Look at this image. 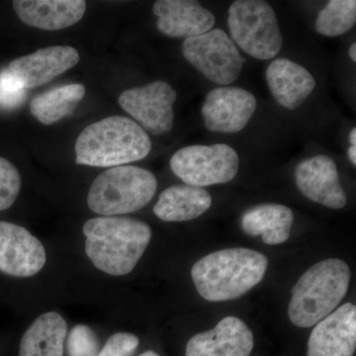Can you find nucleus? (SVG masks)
I'll use <instances>...</instances> for the list:
<instances>
[{"mask_svg":"<svg viewBox=\"0 0 356 356\" xmlns=\"http://www.w3.org/2000/svg\"><path fill=\"white\" fill-rule=\"evenodd\" d=\"M139 343V339L135 334L117 332L109 337L98 356H132Z\"/></svg>","mask_w":356,"mask_h":356,"instance_id":"27","label":"nucleus"},{"mask_svg":"<svg viewBox=\"0 0 356 356\" xmlns=\"http://www.w3.org/2000/svg\"><path fill=\"white\" fill-rule=\"evenodd\" d=\"M257 107V98L247 89L220 86L206 95L201 114L210 132L236 134L247 127Z\"/></svg>","mask_w":356,"mask_h":356,"instance_id":"10","label":"nucleus"},{"mask_svg":"<svg viewBox=\"0 0 356 356\" xmlns=\"http://www.w3.org/2000/svg\"><path fill=\"white\" fill-rule=\"evenodd\" d=\"M27 97V89L8 69L0 72V107L13 110L19 107Z\"/></svg>","mask_w":356,"mask_h":356,"instance_id":"26","label":"nucleus"},{"mask_svg":"<svg viewBox=\"0 0 356 356\" xmlns=\"http://www.w3.org/2000/svg\"><path fill=\"white\" fill-rule=\"evenodd\" d=\"M86 93L81 83L60 86L36 96L30 103V111L40 123L51 125L74 113Z\"/></svg>","mask_w":356,"mask_h":356,"instance_id":"22","label":"nucleus"},{"mask_svg":"<svg viewBox=\"0 0 356 356\" xmlns=\"http://www.w3.org/2000/svg\"><path fill=\"white\" fill-rule=\"evenodd\" d=\"M268 259L250 248L218 250L199 259L191 269L194 285L202 298L224 302L238 298L266 275Z\"/></svg>","mask_w":356,"mask_h":356,"instance_id":"2","label":"nucleus"},{"mask_svg":"<svg viewBox=\"0 0 356 356\" xmlns=\"http://www.w3.org/2000/svg\"><path fill=\"white\" fill-rule=\"evenodd\" d=\"M170 165L185 184L203 188L232 181L240 170V158L229 145H193L178 149Z\"/></svg>","mask_w":356,"mask_h":356,"instance_id":"7","label":"nucleus"},{"mask_svg":"<svg viewBox=\"0 0 356 356\" xmlns=\"http://www.w3.org/2000/svg\"><path fill=\"white\" fill-rule=\"evenodd\" d=\"M43 243L28 229L0 221V271L14 277H31L43 269Z\"/></svg>","mask_w":356,"mask_h":356,"instance_id":"11","label":"nucleus"},{"mask_svg":"<svg viewBox=\"0 0 356 356\" xmlns=\"http://www.w3.org/2000/svg\"><path fill=\"white\" fill-rule=\"evenodd\" d=\"M21 189V177L11 161L0 156V211L15 203Z\"/></svg>","mask_w":356,"mask_h":356,"instance_id":"24","label":"nucleus"},{"mask_svg":"<svg viewBox=\"0 0 356 356\" xmlns=\"http://www.w3.org/2000/svg\"><path fill=\"white\" fill-rule=\"evenodd\" d=\"M182 55L208 81L222 86L235 83L245 64L238 47L222 29L184 39Z\"/></svg>","mask_w":356,"mask_h":356,"instance_id":"8","label":"nucleus"},{"mask_svg":"<svg viewBox=\"0 0 356 356\" xmlns=\"http://www.w3.org/2000/svg\"><path fill=\"white\" fill-rule=\"evenodd\" d=\"M254 346V334L247 324L229 316L214 329L192 337L185 356H250Z\"/></svg>","mask_w":356,"mask_h":356,"instance_id":"13","label":"nucleus"},{"mask_svg":"<svg viewBox=\"0 0 356 356\" xmlns=\"http://www.w3.org/2000/svg\"><path fill=\"white\" fill-rule=\"evenodd\" d=\"M350 266L329 259L309 268L292 288L288 307L290 321L299 327L317 325L336 310L350 287Z\"/></svg>","mask_w":356,"mask_h":356,"instance_id":"4","label":"nucleus"},{"mask_svg":"<svg viewBox=\"0 0 356 356\" xmlns=\"http://www.w3.org/2000/svg\"><path fill=\"white\" fill-rule=\"evenodd\" d=\"M139 356H159V355H156V353H154V351L149 350V351H146V353H142V355H140Z\"/></svg>","mask_w":356,"mask_h":356,"instance_id":"31","label":"nucleus"},{"mask_svg":"<svg viewBox=\"0 0 356 356\" xmlns=\"http://www.w3.org/2000/svg\"><path fill=\"white\" fill-rule=\"evenodd\" d=\"M348 159H350V163L353 165H356V147L350 146L348 149Z\"/></svg>","mask_w":356,"mask_h":356,"instance_id":"28","label":"nucleus"},{"mask_svg":"<svg viewBox=\"0 0 356 356\" xmlns=\"http://www.w3.org/2000/svg\"><path fill=\"white\" fill-rule=\"evenodd\" d=\"M69 356H98L99 343L95 332L86 325H77L67 339Z\"/></svg>","mask_w":356,"mask_h":356,"instance_id":"25","label":"nucleus"},{"mask_svg":"<svg viewBox=\"0 0 356 356\" xmlns=\"http://www.w3.org/2000/svg\"><path fill=\"white\" fill-rule=\"evenodd\" d=\"M295 180L300 192L313 202L334 210L346 205L337 166L330 156L318 154L302 161L295 170Z\"/></svg>","mask_w":356,"mask_h":356,"instance_id":"12","label":"nucleus"},{"mask_svg":"<svg viewBox=\"0 0 356 356\" xmlns=\"http://www.w3.org/2000/svg\"><path fill=\"white\" fill-rule=\"evenodd\" d=\"M350 57L351 58V60H353V63L356 62V44L353 43L351 44L350 48Z\"/></svg>","mask_w":356,"mask_h":356,"instance_id":"29","label":"nucleus"},{"mask_svg":"<svg viewBox=\"0 0 356 356\" xmlns=\"http://www.w3.org/2000/svg\"><path fill=\"white\" fill-rule=\"evenodd\" d=\"M151 138L139 124L110 116L88 126L74 146L77 165L115 168L142 161L151 153Z\"/></svg>","mask_w":356,"mask_h":356,"instance_id":"3","label":"nucleus"},{"mask_svg":"<svg viewBox=\"0 0 356 356\" xmlns=\"http://www.w3.org/2000/svg\"><path fill=\"white\" fill-rule=\"evenodd\" d=\"M266 81L274 99L283 108L298 109L316 88V79L303 65L289 58H276L266 70Z\"/></svg>","mask_w":356,"mask_h":356,"instance_id":"17","label":"nucleus"},{"mask_svg":"<svg viewBox=\"0 0 356 356\" xmlns=\"http://www.w3.org/2000/svg\"><path fill=\"white\" fill-rule=\"evenodd\" d=\"M86 252L93 266L110 275L129 274L151 242V227L128 217H97L83 225Z\"/></svg>","mask_w":356,"mask_h":356,"instance_id":"1","label":"nucleus"},{"mask_svg":"<svg viewBox=\"0 0 356 356\" xmlns=\"http://www.w3.org/2000/svg\"><path fill=\"white\" fill-rule=\"evenodd\" d=\"M211 205L212 197L205 189L186 184L172 185L161 192L154 213L161 221H191L207 212Z\"/></svg>","mask_w":356,"mask_h":356,"instance_id":"19","label":"nucleus"},{"mask_svg":"<svg viewBox=\"0 0 356 356\" xmlns=\"http://www.w3.org/2000/svg\"><path fill=\"white\" fill-rule=\"evenodd\" d=\"M294 214L281 204H259L243 213L241 225L247 235L261 236L266 245L286 242L290 236Z\"/></svg>","mask_w":356,"mask_h":356,"instance_id":"20","label":"nucleus"},{"mask_svg":"<svg viewBox=\"0 0 356 356\" xmlns=\"http://www.w3.org/2000/svg\"><path fill=\"white\" fill-rule=\"evenodd\" d=\"M13 4L23 23L46 31L76 24L86 10L83 0H15Z\"/></svg>","mask_w":356,"mask_h":356,"instance_id":"18","label":"nucleus"},{"mask_svg":"<svg viewBox=\"0 0 356 356\" xmlns=\"http://www.w3.org/2000/svg\"><path fill=\"white\" fill-rule=\"evenodd\" d=\"M79 54L70 46H51L15 58L8 65L26 89L50 83L79 64Z\"/></svg>","mask_w":356,"mask_h":356,"instance_id":"15","label":"nucleus"},{"mask_svg":"<svg viewBox=\"0 0 356 356\" xmlns=\"http://www.w3.org/2000/svg\"><path fill=\"white\" fill-rule=\"evenodd\" d=\"M356 1L331 0L318 14L316 31L325 37H339L355 27Z\"/></svg>","mask_w":356,"mask_h":356,"instance_id":"23","label":"nucleus"},{"mask_svg":"<svg viewBox=\"0 0 356 356\" xmlns=\"http://www.w3.org/2000/svg\"><path fill=\"white\" fill-rule=\"evenodd\" d=\"M177 99L175 89L166 81H158L123 91L118 102L147 133L163 136L172 132Z\"/></svg>","mask_w":356,"mask_h":356,"instance_id":"9","label":"nucleus"},{"mask_svg":"<svg viewBox=\"0 0 356 356\" xmlns=\"http://www.w3.org/2000/svg\"><path fill=\"white\" fill-rule=\"evenodd\" d=\"M67 334V322L60 314L44 313L25 332L19 356H64Z\"/></svg>","mask_w":356,"mask_h":356,"instance_id":"21","label":"nucleus"},{"mask_svg":"<svg viewBox=\"0 0 356 356\" xmlns=\"http://www.w3.org/2000/svg\"><path fill=\"white\" fill-rule=\"evenodd\" d=\"M158 188L156 177L135 165H121L100 173L88 194L89 209L104 217L129 214L151 202Z\"/></svg>","mask_w":356,"mask_h":356,"instance_id":"5","label":"nucleus"},{"mask_svg":"<svg viewBox=\"0 0 356 356\" xmlns=\"http://www.w3.org/2000/svg\"><path fill=\"white\" fill-rule=\"evenodd\" d=\"M356 307L346 303L318 322L308 341V356H353Z\"/></svg>","mask_w":356,"mask_h":356,"instance_id":"14","label":"nucleus"},{"mask_svg":"<svg viewBox=\"0 0 356 356\" xmlns=\"http://www.w3.org/2000/svg\"><path fill=\"white\" fill-rule=\"evenodd\" d=\"M231 39L250 57L266 60L275 58L283 44L275 11L264 0H236L229 8Z\"/></svg>","mask_w":356,"mask_h":356,"instance_id":"6","label":"nucleus"},{"mask_svg":"<svg viewBox=\"0 0 356 356\" xmlns=\"http://www.w3.org/2000/svg\"><path fill=\"white\" fill-rule=\"evenodd\" d=\"M153 13L156 27L170 38H191L211 31L216 23L214 14L194 0H159Z\"/></svg>","mask_w":356,"mask_h":356,"instance_id":"16","label":"nucleus"},{"mask_svg":"<svg viewBox=\"0 0 356 356\" xmlns=\"http://www.w3.org/2000/svg\"><path fill=\"white\" fill-rule=\"evenodd\" d=\"M350 140L351 146H355V144H356V129L355 128H353V130L350 131Z\"/></svg>","mask_w":356,"mask_h":356,"instance_id":"30","label":"nucleus"}]
</instances>
